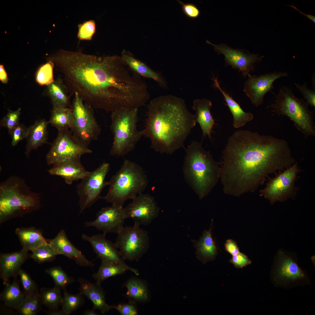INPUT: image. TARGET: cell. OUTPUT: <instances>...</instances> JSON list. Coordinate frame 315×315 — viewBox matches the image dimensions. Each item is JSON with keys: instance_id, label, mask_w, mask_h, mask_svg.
Returning a JSON list of instances; mask_svg holds the SVG:
<instances>
[{"instance_id": "6da1fadb", "label": "cell", "mask_w": 315, "mask_h": 315, "mask_svg": "<svg viewBox=\"0 0 315 315\" xmlns=\"http://www.w3.org/2000/svg\"><path fill=\"white\" fill-rule=\"evenodd\" d=\"M46 59L62 72L68 89L92 108L111 113L138 108L147 98L146 83L128 71L121 57L60 50Z\"/></svg>"}, {"instance_id": "7a4b0ae2", "label": "cell", "mask_w": 315, "mask_h": 315, "mask_svg": "<svg viewBox=\"0 0 315 315\" xmlns=\"http://www.w3.org/2000/svg\"><path fill=\"white\" fill-rule=\"evenodd\" d=\"M295 162L285 140L248 130L236 131L222 152L220 180L223 192L235 197L253 192L270 174Z\"/></svg>"}, {"instance_id": "3957f363", "label": "cell", "mask_w": 315, "mask_h": 315, "mask_svg": "<svg viewBox=\"0 0 315 315\" xmlns=\"http://www.w3.org/2000/svg\"><path fill=\"white\" fill-rule=\"evenodd\" d=\"M147 113L143 136L150 140L152 148L161 153L171 154L183 147L196 123L184 101L172 95L151 100Z\"/></svg>"}, {"instance_id": "277c9868", "label": "cell", "mask_w": 315, "mask_h": 315, "mask_svg": "<svg viewBox=\"0 0 315 315\" xmlns=\"http://www.w3.org/2000/svg\"><path fill=\"white\" fill-rule=\"evenodd\" d=\"M186 152L183 167L184 178L201 200L211 192L220 180V167L197 141H192Z\"/></svg>"}, {"instance_id": "5b68a950", "label": "cell", "mask_w": 315, "mask_h": 315, "mask_svg": "<svg viewBox=\"0 0 315 315\" xmlns=\"http://www.w3.org/2000/svg\"><path fill=\"white\" fill-rule=\"evenodd\" d=\"M108 182V192L102 198L112 205L123 207L127 200H132L142 193L147 187L148 180L140 166L126 160Z\"/></svg>"}, {"instance_id": "8992f818", "label": "cell", "mask_w": 315, "mask_h": 315, "mask_svg": "<svg viewBox=\"0 0 315 315\" xmlns=\"http://www.w3.org/2000/svg\"><path fill=\"white\" fill-rule=\"evenodd\" d=\"M31 191L22 178L13 176L0 185V220L36 210L40 197Z\"/></svg>"}, {"instance_id": "52a82bcc", "label": "cell", "mask_w": 315, "mask_h": 315, "mask_svg": "<svg viewBox=\"0 0 315 315\" xmlns=\"http://www.w3.org/2000/svg\"><path fill=\"white\" fill-rule=\"evenodd\" d=\"M308 105L306 101L296 97L290 88L282 86L268 107L274 115L288 117L306 138L315 135L313 113Z\"/></svg>"}, {"instance_id": "ba28073f", "label": "cell", "mask_w": 315, "mask_h": 315, "mask_svg": "<svg viewBox=\"0 0 315 315\" xmlns=\"http://www.w3.org/2000/svg\"><path fill=\"white\" fill-rule=\"evenodd\" d=\"M138 108H123L112 112L110 129L113 136L110 154L122 156L134 150L143 136L137 128Z\"/></svg>"}, {"instance_id": "9c48e42d", "label": "cell", "mask_w": 315, "mask_h": 315, "mask_svg": "<svg viewBox=\"0 0 315 315\" xmlns=\"http://www.w3.org/2000/svg\"><path fill=\"white\" fill-rule=\"evenodd\" d=\"M270 277L275 286L286 288L304 286L311 282L307 272L298 265L295 256L282 250L276 254Z\"/></svg>"}, {"instance_id": "30bf717a", "label": "cell", "mask_w": 315, "mask_h": 315, "mask_svg": "<svg viewBox=\"0 0 315 315\" xmlns=\"http://www.w3.org/2000/svg\"><path fill=\"white\" fill-rule=\"evenodd\" d=\"M74 94L71 107L73 118L70 130L80 141L88 146L92 141L98 139L101 128L92 108L85 103L77 93Z\"/></svg>"}, {"instance_id": "8fae6325", "label": "cell", "mask_w": 315, "mask_h": 315, "mask_svg": "<svg viewBox=\"0 0 315 315\" xmlns=\"http://www.w3.org/2000/svg\"><path fill=\"white\" fill-rule=\"evenodd\" d=\"M115 243L125 260L138 261L148 251L150 239L148 232L140 226L122 228L117 233Z\"/></svg>"}, {"instance_id": "7c38bea8", "label": "cell", "mask_w": 315, "mask_h": 315, "mask_svg": "<svg viewBox=\"0 0 315 315\" xmlns=\"http://www.w3.org/2000/svg\"><path fill=\"white\" fill-rule=\"evenodd\" d=\"M92 152L88 146L80 141L70 130H66L58 131L46 159L48 164L53 165L68 160L80 159L82 155Z\"/></svg>"}, {"instance_id": "4fadbf2b", "label": "cell", "mask_w": 315, "mask_h": 315, "mask_svg": "<svg viewBox=\"0 0 315 315\" xmlns=\"http://www.w3.org/2000/svg\"><path fill=\"white\" fill-rule=\"evenodd\" d=\"M110 164L104 162L94 170L89 172L76 186L79 199L80 214L90 207L99 199L102 198L100 193L103 188L108 185L105 181L110 169Z\"/></svg>"}, {"instance_id": "5bb4252c", "label": "cell", "mask_w": 315, "mask_h": 315, "mask_svg": "<svg viewBox=\"0 0 315 315\" xmlns=\"http://www.w3.org/2000/svg\"><path fill=\"white\" fill-rule=\"evenodd\" d=\"M295 162L284 172L271 178L260 191V195L269 200L272 204L278 201L283 202L295 194V182L300 172Z\"/></svg>"}, {"instance_id": "9a60e30c", "label": "cell", "mask_w": 315, "mask_h": 315, "mask_svg": "<svg viewBox=\"0 0 315 315\" xmlns=\"http://www.w3.org/2000/svg\"><path fill=\"white\" fill-rule=\"evenodd\" d=\"M124 208L126 218L133 220L134 224L146 225L158 216L159 208L152 196L141 193Z\"/></svg>"}, {"instance_id": "2e32d148", "label": "cell", "mask_w": 315, "mask_h": 315, "mask_svg": "<svg viewBox=\"0 0 315 315\" xmlns=\"http://www.w3.org/2000/svg\"><path fill=\"white\" fill-rule=\"evenodd\" d=\"M288 76L285 72H276L259 76L250 74L244 83V91L253 104L258 106L262 104L265 95L274 89V82L278 79Z\"/></svg>"}, {"instance_id": "e0dca14e", "label": "cell", "mask_w": 315, "mask_h": 315, "mask_svg": "<svg viewBox=\"0 0 315 315\" xmlns=\"http://www.w3.org/2000/svg\"><path fill=\"white\" fill-rule=\"evenodd\" d=\"M206 42L214 47V50L218 54H222L224 55L226 66H230L237 69L244 76L249 75L250 72L253 69L254 64L262 60V57L257 54L234 49L224 44H214L207 40Z\"/></svg>"}, {"instance_id": "ac0fdd59", "label": "cell", "mask_w": 315, "mask_h": 315, "mask_svg": "<svg viewBox=\"0 0 315 315\" xmlns=\"http://www.w3.org/2000/svg\"><path fill=\"white\" fill-rule=\"evenodd\" d=\"M96 218L84 223L86 227H94L106 235L117 233L123 228L126 219L123 207L112 205L102 208L96 215Z\"/></svg>"}, {"instance_id": "d6986e66", "label": "cell", "mask_w": 315, "mask_h": 315, "mask_svg": "<svg viewBox=\"0 0 315 315\" xmlns=\"http://www.w3.org/2000/svg\"><path fill=\"white\" fill-rule=\"evenodd\" d=\"M105 234H98L89 236L83 234L82 239L89 242L97 257L101 260L112 262L123 266L128 270L138 275L139 272L136 269L128 265L121 256L115 243L107 239Z\"/></svg>"}, {"instance_id": "ffe728a7", "label": "cell", "mask_w": 315, "mask_h": 315, "mask_svg": "<svg viewBox=\"0 0 315 315\" xmlns=\"http://www.w3.org/2000/svg\"><path fill=\"white\" fill-rule=\"evenodd\" d=\"M58 255H63L72 260L82 267H92L94 264L88 260L81 252L71 242L64 230H62L53 239L48 241Z\"/></svg>"}, {"instance_id": "44dd1931", "label": "cell", "mask_w": 315, "mask_h": 315, "mask_svg": "<svg viewBox=\"0 0 315 315\" xmlns=\"http://www.w3.org/2000/svg\"><path fill=\"white\" fill-rule=\"evenodd\" d=\"M28 252L22 249L19 252L0 255V277L4 285L8 284L10 278L18 275L21 266L29 257Z\"/></svg>"}, {"instance_id": "7402d4cb", "label": "cell", "mask_w": 315, "mask_h": 315, "mask_svg": "<svg viewBox=\"0 0 315 315\" xmlns=\"http://www.w3.org/2000/svg\"><path fill=\"white\" fill-rule=\"evenodd\" d=\"M80 160H68L55 164L48 172L51 175L62 177L66 183L71 185L74 181L82 180L89 172L83 165Z\"/></svg>"}, {"instance_id": "603a6c76", "label": "cell", "mask_w": 315, "mask_h": 315, "mask_svg": "<svg viewBox=\"0 0 315 315\" xmlns=\"http://www.w3.org/2000/svg\"><path fill=\"white\" fill-rule=\"evenodd\" d=\"M78 281L80 292L92 302L94 309H98L102 314H104L113 309V305L106 303L105 293L101 284L92 283L83 278H79Z\"/></svg>"}, {"instance_id": "cb8c5ba5", "label": "cell", "mask_w": 315, "mask_h": 315, "mask_svg": "<svg viewBox=\"0 0 315 315\" xmlns=\"http://www.w3.org/2000/svg\"><path fill=\"white\" fill-rule=\"evenodd\" d=\"M212 106L211 102L207 99H196L193 101L192 109L195 111V118L202 130L203 138L208 136L211 138L212 129L215 124L211 112Z\"/></svg>"}, {"instance_id": "d4e9b609", "label": "cell", "mask_w": 315, "mask_h": 315, "mask_svg": "<svg viewBox=\"0 0 315 315\" xmlns=\"http://www.w3.org/2000/svg\"><path fill=\"white\" fill-rule=\"evenodd\" d=\"M49 122L40 119L28 127L25 154L29 157L31 151L47 143L48 126Z\"/></svg>"}, {"instance_id": "484cf974", "label": "cell", "mask_w": 315, "mask_h": 315, "mask_svg": "<svg viewBox=\"0 0 315 315\" xmlns=\"http://www.w3.org/2000/svg\"><path fill=\"white\" fill-rule=\"evenodd\" d=\"M212 221L209 230H204L202 236L198 240H192L196 257L203 263L214 260L217 253V247L211 235Z\"/></svg>"}, {"instance_id": "4316f807", "label": "cell", "mask_w": 315, "mask_h": 315, "mask_svg": "<svg viewBox=\"0 0 315 315\" xmlns=\"http://www.w3.org/2000/svg\"><path fill=\"white\" fill-rule=\"evenodd\" d=\"M214 85L222 93L227 105L232 115L233 126L234 128H238L241 127L253 120L254 116L252 113L244 111L239 104L222 89L217 78H214Z\"/></svg>"}, {"instance_id": "83f0119b", "label": "cell", "mask_w": 315, "mask_h": 315, "mask_svg": "<svg viewBox=\"0 0 315 315\" xmlns=\"http://www.w3.org/2000/svg\"><path fill=\"white\" fill-rule=\"evenodd\" d=\"M123 60L133 71L142 76L152 79L161 86L165 87V80L159 74L154 71L146 64L137 59L126 52L122 53L121 56Z\"/></svg>"}, {"instance_id": "f1b7e54d", "label": "cell", "mask_w": 315, "mask_h": 315, "mask_svg": "<svg viewBox=\"0 0 315 315\" xmlns=\"http://www.w3.org/2000/svg\"><path fill=\"white\" fill-rule=\"evenodd\" d=\"M22 249L32 251L47 241L41 230L34 227L18 228L15 230Z\"/></svg>"}, {"instance_id": "f546056e", "label": "cell", "mask_w": 315, "mask_h": 315, "mask_svg": "<svg viewBox=\"0 0 315 315\" xmlns=\"http://www.w3.org/2000/svg\"><path fill=\"white\" fill-rule=\"evenodd\" d=\"M67 86L58 78L47 86V92L53 107H70V101Z\"/></svg>"}, {"instance_id": "4dcf8cb0", "label": "cell", "mask_w": 315, "mask_h": 315, "mask_svg": "<svg viewBox=\"0 0 315 315\" xmlns=\"http://www.w3.org/2000/svg\"><path fill=\"white\" fill-rule=\"evenodd\" d=\"M24 296L18 281L15 279L12 283L6 285L1 293L0 298L6 307L17 310L22 304Z\"/></svg>"}, {"instance_id": "1f68e13d", "label": "cell", "mask_w": 315, "mask_h": 315, "mask_svg": "<svg viewBox=\"0 0 315 315\" xmlns=\"http://www.w3.org/2000/svg\"><path fill=\"white\" fill-rule=\"evenodd\" d=\"M127 291L126 295L130 301L136 303L147 302L149 299V291L147 284L142 280L132 278L125 284Z\"/></svg>"}, {"instance_id": "d6a6232c", "label": "cell", "mask_w": 315, "mask_h": 315, "mask_svg": "<svg viewBox=\"0 0 315 315\" xmlns=\"http://www.w3.org/2000/svg\"><path fill=\"white\" fill-rule=\"evenodd\" d=\"M73 118L71 108L52 107L48 122L49 123L60 131L70 130L72 125Z\"/></svg>"}, {"instance_id": "836d02e7", "label": "cell", "mask_w": 315, "mask_h": 315, "mask_svg": "<svg viewBox=\"0 0 315 315\" xmlns=\"http://www.w3.org/2000/svg\"><path fill=\"white\" fill-rule=\"evenodd\" d=\"M127 269L123 265L106 260H101L97 272L92 275L96 282L101 284L108 278L124 273Z\"/></svg>"}, {"instance_id": "e575fe53", "label": "cell", "mask_w": 315, "mask_h": 315, "mask_svg": "<svg viewBox=\"0 0 315 315\" xmlns=\"http://www.w3.org/2000/svg\"><path fill=\"white\" fill-rule=\"evenodd\" d=\"M39 294L42 304L50 310L57 309L62 304L63 297L60 289L57 286L51 288H42Z\"/></svg>"}, {"instance_id": "d590c367", "label": "cell", "mask_w": 315, "mask_h": 315, "mask_svg": "<svg viewBox=\"0 0 315 315\" xmlns=\"http://www.w3.org/2000/svg\"><path fill=\"white\" fill-rule=\"evenodd\" d=\"M64 295L61 304L62 309L68 315L82 307L84 303V295L80 292L74 295L69 293L66 289L63 290Z\"/></svg>"}, {"instance_id": "8d00e7d4", "label": "cell", "mask_w": 315, "mask_h": 315, "mask_svg": "<svg viewBox=\"0 0 315 315\" xmlns=\"http://www.w3.org/2000/svg\"><path fill=\"white\" fill-rule=\"evenodd\" d=\"M32 252L30 257L39 263L52 261L58 255L47 241Z\"/></svg>"}, {"instance_id": "74e56055", "label": "cell", "mask_w": 315, "mask_h": 315, "mask_svg": "<svg viewBox=\"0 0 315 315\" xmlns=\"http://www.w3.org/2000/svg\"><path fill=\"white\" fill-rule=\"evenodd\" d=\"M42 304L39 293L33 295H25L17 310L21 315H35L39 311Z\"/></svg>"}, {"instance_id": "f35d334b", "label": "cell", "mask_w": 315, "mask_h": 315, "mask_svg": "<svg viewBox=\"0 0 315 315\" xmlns=\"http://www.w3.org/2000/svg\"><path fill=\"white\" fill-rule=\"evenodd\" d=\"M46 272L53 279L55 286L63 290L68 285L74 282V278L69 276L60 266L50 267L45 270Z\"/></svg>"}, {"instance_id": "ab89813d", "label": "cell", "mask_w": 315, "mask_h": 315, "mask_svg": "<svg viewBox=\"0 0 315 315\" xmlns=\"http://www.w3.org/2000/svg\"><path fill=\"white\" fill-rule=\"evenodd\" d=\"M47 61L39 68L36 73V81L40 85L47 86L55 80L53 76L55 64L51 61Z\"/></svg>"}, {"instance_id": "60d3db41", "label": "cell", "mask_w": 315, "mask_h": 315, "mask_svg": "<svg viewBox=\"0 0 315 315\" xmlns=\"http://www.w3.org/2000/svg\"><path fill=\"white\" fill-rule=\"evenodd\" d=\"M18 275L20 277L25 295H33L39 293L36 284L26 272L20 269Z\"/></svg>"}, {"instance_id": "b9f144b4", "label": "cell", "mask_w": 315, "mask_h": 315, "mask_svg": "<svg viewBox=\"0 0 315 315\" xmlns=\"http://www.w3.org/2000/svg\"><path fill=\"white\" fill-rule=\"evenodd\" d=\"M21 109L20 108L14 111L8 109L7 114L0 121L1 126L6 128L9 134L20 123Z\"/></svg>"}, {"instance_id": "7bdbcfd3", "label": "cell", "mask_w": 315, "mask_h": 315, "mask_svg": "<svg viewBox=\"0 0 315 315\" xmlns=\"http://www.w3.org/2000/svg\"><path fill=\"white\" fill-rule=\"evenodd\" d=\"M96 30V24L92 20L86 21L78 25L77 37L80 40H91Z\"/></svg>"}, {"instance_id": "ee69618b", "label": "cell", "mask_w": 315, "mask_h": 315, "mask_svg": "<svg viewBox=\"0 0 315 315\" xmlns=\"http://www.w3.org/2000/svg\"><path fill=\"white\" fill-rule=\"evenodd\" d=\"M28 133V127L20 123L12 130L10 134L11 138V145H17L21 141L26 139Z\"/></svg>"}, {"instance_id": "f6af8a7d", "label": "cell", "mask_w": 315, "mask_h": 315, "mask_svg": "<svg viewBox=\"0 0 315 315\" xmlns=\"http://www.w3.org/2000/svg\"><path fill=\"white\" fill-rule=\"evenodd\" d=\"M296 88L303 95L306 102L308 104L315 107V92L314 90L309 89L307 83H304L302 85L295 83Z\"/></svg>"}, {"instance_id": "bcb514c9", "label": "cell", "mask_w": 315, "mask_h": 315, "mask_svg": "<svg viewBox=\"0 0 315 315\" xmlns=\"http://www.w3.org/2000/svg\"><path fill=\"white\" fill-rule=\"evenodd\" d=\"M135 303L130 301L127 303L113 305V308L117 310L122 315H137L138 310Z\"/></svg>"}, {"instance_id": "7dc6e473", "label": "cell", "mask_w": 315, "mask_h": 315, "mask_svg": "<svg viewBox=\"0 0 315 315\" xmlns=\"http://www.w3.org/2000/svg\"><path fill=\"white\" fill-rule=\"evenodd\" d=\"M177 1L181 4L183 12L187 17L192 19L199 17L200 11L195 4L190 3L185 4L180 0Z\"/></svg>"}, {"instance_id": "c3c4849f", "label": "cell", "mask_w": 315, "mask_h": 315, "mask_svg": "<svg viewBox=\"0 0 315 315\" xmlns=\"http://www.w3.org/2000/svg\"><path fill=\"white\" fill-rule=\"evenodd\" d=\"M229 262L237 268H242L251 264V262L246 255L240 252L233 256Z\"/></svg>"}, {"instance_id": "681fc988", "label": "cell", "mask_w": 315, "mask_h": 315, "mask_svg": "<svg viewBox=\"0 0 315 315\" xmlns=\"http://www.w3.org/2000/svg\"><path fill=\"white\" fill-rule=\"evenodd\" d=\"M224 246L225 251L232 256L240 252L236 242L232 239L227 240Z\"/></svg>"}, {"instance_id": "f907efd6", "label": "cell", "mask_w": 315, "mask_h": 315, "mask_svg": "<svg viewBox=\"0 0 315 315\" xmlns=\"http://www.w3.org/2000/svg\"><path fill=\"white\" fill-rule=\"evenodd\" d=\"M0 80L4 84L7 83L8 78L4 66L2 64L0 65Z\"/></svg>"}, {"instance_id": "816d5d0a", "label": "cell", "mask_w": 315, "mask_h": 315, "mask_svg": "<svg viewBox=\"0 0 315 315\" xmlns=\"http://www.w3.org/2000/svg\"><path fill=\"white\" fill-rule=\"evenodd\" d=\"M47 314L49 315H66L62 309L61 310H59L58 309H50V310L47 312Z\"/></svg>"}, {"instance_id": "f5cc1de1", "label": "cell", "mask_w": 315, "mask_h": 315, "mask_svg": "<svg viewBox=\"0 0 315 315\" xmlns=\"http://www.w3.org/2000/svg\"><path fill=\"white\" fill-rule=\"evenodd\" d=\"M290 6V7H292L294 9H296V10H297L300 13H301L302 14H303V15H305L306 17H307L310 20H312L314 23H315V17L314 16H313L312 15H309V14L307 15V14H305L304 13H303L301 12L300 10H299L295 6H294L290 5V6Z\"/></svg>"}, {"instance_id": "db71d44e", "label": "cell", "mask_w": 315, "mask_h": 315, "mask_svg": "<svg viewBox=\"0 0 315 315\" xmlns=\"http://www.w3.org/2000/svg\"><path fill=\"white\" fill-rule=\"evenodd\" d=\"M95 310L93 308L91 310H88L84 312L83 314L84 315H97V314L96 313L95 311Z\"/></svg>"}]
</instances>
